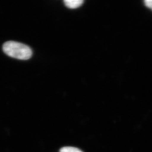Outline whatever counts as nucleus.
Returning <instances> with one entry per match:
<instances>
[{
    "mask_svg": "<svg viewBox=\"0 0 152 152\" xmlns=\"http://www.w3.org/2000/svg\"><path fill=\"white\" fill-rule=\"evenodd\" d=\"M6 54L19 60H28L32 56V51L28 46L16 41H9L3 45Z\"/></svg>",
    "mask_w": 152,
    "mask_h": 152,
    "instance_id": "obj_1",
    "label": "nucleus"
},
{
    "mask_svg": "<svg viewBox=\"0 0 152 152\" xmlns=\"http://www.w3.org/2000/svg\"><path fill=\"white\" fill-rule=\"evenodd\" d=\"M65 5L69 9H76L82 5V0H65L64 1Z\"/></svg>",
    "mask_w": 152,
    "mask_h": 152,
    "instance_id": "obj_2",
    "label": "nucleus"
},
{
    "mask_svg": "<svg viewBox=\"0 0 152 152\" xmlns=\"http://www.w3.org/2000/svg\"><path fill=\"white\" fill-rule=\"evenodd\" d=\"M60 152H83L80 149L75 147H66L61 148Z\"/></svg>",
    "mask_w": 152,
    "mask_h": 152,
    "instance_id": "obj_3",
    "label": "nucleus"
},
{
    "mask_svg": "<svg viewBox=\"0 0 152 152\" xmlns=\"http://www.w3.org/2000/svg\"><path fill=\"white\" fill-rule=\"evenodd\" d=\"M144 4L147 7L151 9L152 10V0H146L145 1Z\"/></svg>",
    "mask_w": 152,
    "mask_h": 152,
    "instance_id": "obj_4",
    "label": "nucleus"
}]
</instances>
